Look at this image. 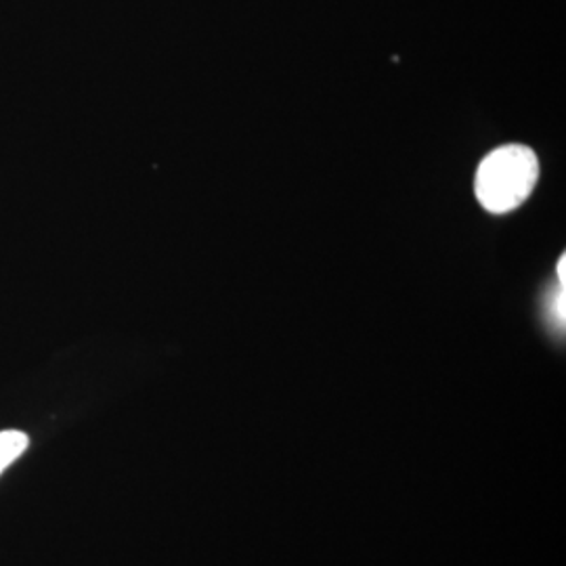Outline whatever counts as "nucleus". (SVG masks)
<instances>
[{"mask_svg":"<svg viewBox=\"0 0 566 566\" xmlns=\"http://www.w3.org/2000/svg\"><path fill=\"white\" fill-rule=\"evenodd\" d=\"M539 179V160L525 145H504L479 166L474 191L483 208L506 214L528 200Z\"/></svg>","mask_w":566,"mask_h":566,"instance_id":"obj_1","label":"nucleus"},{"mask_svg":"<svg viewBox=\"0 0 566 566\" xmlns=\"http://www.w3.org/2000/svg\"><path fill=\"white\" fill-rule=\"evenodd\" d=\"M28 449V437L20 430H2L0 432V474L13 464Z\"/></svg>","mask_w":566,"mask_h":566,"instance_id":"obj_2","label":"nucleus"},{"mask_svg":"<svg viewBox=\"0 0 566 566\" xmlns=\"http://www.w3.org/2000/svg\"><path fill=\"white\" fill-rule=\"evenodd\" d=\"M549 315H552L554 324L565 325V283H560V290H556V292L552 294Z\"/></svg>","mask_w":566,"mask_h":566,"instance_id":"obj_3","label":"nucleus"}]
</instances>
